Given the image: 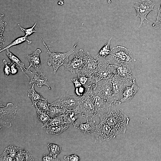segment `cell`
<instances>
[{
	"instance_id": "obj_1",
	"label": "cell",
	"mask_w": 161,
	"mask_h": 161,
	"mask_svg": "<svg viewBox=\"0 0 161 161\" xmlns=\"http://www.w3.org/2000/svg\"><path fill=\"white\" fill-rule=\"evenodd\" d=\"M97 61L88 52L80 49L75 54L73 58L63 66L65 70L72 74L92 77L97 65Z\"/></svg>"
},
{
	"instance_id": "obj_2",
	"label": "cell",
	"mask_w": 161,
	"mask_h": 161,
	"mask_svg": "<svg viewBox=\"0 0 161 161\" xmlns=\"http://www.w3.org/2000/svg\"><path fill=\"white\" fill-rule=\"evenodd\" d=\"M117 106H114L108 112L99 117L108 123L115 136L125 133L129 121V117L124 113L123 109Z\"/></svg>"
},
{
	"instance_id": "obj_3",
	"label": "cell",
	"mask_w": 161,
	"mask_h": 161,
	"mask_svg": "<svg viewBox=\"0 0 161 161\" xmlns=\"http://www.w3.org/2000/svg\"><path fill=\"white\" fill-rule=\"evenodd\" d=\"M94 88L87 89L84 94L79 99L78 104L74 109L80 117L92 118L96 116L93 103Z\"/></svg>"
},
{
	"instance_id": "obj_4",
	"label": "cell",
	"mask_w": 161,
	"mask_h": 161,
	"mask_svg": "<svg viewBox=\"0 0 161 161\" xmlns=\"http://www.w3.org/2000/svg\"><path fill=\"white\" fill-rule=\"evenodd\" d=\"M97 61V65L92 75V77L97 83L104 79L112 78L117 74L116 69L115 66L108 60L98 57L94 56Z\"/></svg>"
},
{
	"instance_id": "obj_5",
	"label": "cell",
	"mask_w": 161,
	"mask_h": 161,
	"mask_svg": "<svg viewBox=\"0 0 161 161\" xmlns=\"http://www.w3.org/2000/svg\"><path fill=\"white\" fill-rule=\"evenodd\" d=\"M112 64H126L134 67V60L132 54L128 49L118 46L111 49L110 57L108 60Z\"/></svg>"
},
{
	"instance_id": "obj_6",
	"label": "cell",
	"mask_w": 161,
	"mask_h": 161,
	"mask_svg": "<svg viewBox=\"0 0 161 161\" xmlns=\"http://www.w3.org/2000/svg\"><path fill=\"white\" fill-rule=\"evenodd\" d=\"M43 44L46 47L49 54V58L47 61L48 66H52L53 73H55L58 68L61 66L67 63L69 56L72 54L75 50L77 44L66 52L61 53L50 52L47 47L45 43L42 40Z\"/></svg>"
},
{
	"instance_id": "obj_7",
	"label": "cell",
	"mask_w": 161,
	"mask_h": 161,
	"mask_svg": "<svg viewBox=\"0 0 161 161\" xmlns=\"http://www.w3.org/2000/svg\"><path fill=\"white\" fill-rule=\"evenodd\" d=\"M131 80H129L115 75L112 78V101L114 104L120 105L122 94L125 88L130 86Z\"/></svg>"
},
{
	"instance_id": "obj_8",
	"label": "cell",
	"mask_w": 161,
	"mask_h": 161,
	"mask_svg": "<svg viewBox=\"0 0 161 161\" xmlns=\"http://www.w3.org/2000/svg\"><path fill=\"white\" fill-rule=\"evenodd\" d=\"M95 133L94 142L101 143L109 141L116 136L111 127L103 119L100 118L99 123L96 125Z\"/></svg>"
},
{
	"instance_id": "obj_9",
	"label": "cell",
	"mask_w": 161,
	"mask_h": 161,
	"mask_svg": "<svg viewBox=\"0 0 161 161\" xmlns=\"http://www.w3.org/2000/svg\"><path fill=\"white\" fill-rule=\"evenodd\" d=\"M94 94L112 103V78L104 79L97 82L93 89Z\"/></svg>"
},
{
	"instance_id": "obj_10",
	"label": "cell",
	"mask_w": 161,
	"mask_h": 161,
	"mask_svg": "<svg viewBox=\"0 0 161 161\" xmlns=\"http://www.w3.org/2000/svg\"><path fill=\"white\" fill-rule=\"evenodd\" d=\"M155 5V3L151 0H141L135 2L134 7L137 13L136 17H139L140 19L137 29L141 26L145 20L149 22L147 18V16L151 11L155 10L154 8Z\"/></svg>"
},
{
	"instance_id": "obj_11",
	"label": "cell",
	"mask_w": 161,
	"mask_h": 161,
	"mask_svg": "<svg viewBox=\"0 0 161 161\" xmlns=\"http://www.w3.org/2000/svg\"><path fill=\"white\" fill-rule=\"evenodd\" d=\"M18 109L16 106L11 103H7L5 107L1 104L0 125L7 128L11 127V121L15 119Z\"/></svg>"
},
{
	"instance_id": "obj_12",
	"label": "cell",
	"mask_w": 161,
	"mask_h": 161,
	"mask_svg": "<svg viewBox=\"0 0 161 161\" xmlns=\"http://www.w3.org/2000/svg\"><path fill=\"white\" fill-rule=\"evenodd\" d=\"M21 70L27 77L30 84L32 83H36L39 87H41L45 85L49 89H51L48 78L43 71L38 72L35 70L32 72L30 68L25 66Z\"/></svg>"
},
{
	"instance_id": "obj_13",
	"label": "cell",
	"mask_w": 161,
	"mask_h": 161,
	"mask_svg": "<svg viewBox=\"0 0 161 161\" xmlns=\"http://www.w3.org/2000/svg\"><path fill=\"white\" fill-rule=\"evenodd\" d=\"M80 98L75 95L70 96L68 92L61 95L59 99L50 103L66 110L74 109L78 104Z\"/></svg>"
},
{
	"instance_id": "obj_14",
	"label": "cell",
	"mask_w": 161,
	"mask_h": 161,
	"mask_svg": "<svg viewBox=\"0 0 161 161\" xmlns=\"http://www.w3.org/2000/svg\"><path fill=\"white\" fill-rule=\"evenodd\" d=\"M93 101L96 116L99 117L106 114L117 106L95 94Z\"/></svg>"
},
{
	"instance_id": "obj_15",
	"label": "cell",
	"mask_w": 161,
	"mask_h": 161,
	"mask_svg": "<svg viewBox=\"0 0 161 161\" xmlns=\"http://www.w3.org/2000/svg\"><path fill=\"white\" fill-rule=\"evenodd\" d=\"M135 78L131 80V85L127 86L124 89L122 94L121 99L120 101V104L125 102L130 101L139 89Z\"/></svg>"
},
{
	"instance_id": "obj_16",
	"label": "cell",
	"mask_w": 161,
	"mask_h": 161,
	"mask_svg": "<svg viewBox=\"0 0 161 161\" xmlns=\"http://www.w3.org/2000/svg\"><path fill=\"white\" fill-rule=\"evenodd\" d=\"M114 65L116 69V75L129 80H131L134 67L126 64H117Z\"/></svg>"
},
{
	"instance_id": "obj_17",
	"label": "cell",
	"mask_w": 161,
	"mask_h": 161,
	"mask_svg": "<svg viewBox=\"0 0 161 161\" xmlns=\"http://www.w3.org/2000/svg\"><path fill=\"white\" fill-rule=\"evenodd\" d=\"M41 51L39 49H37L31 54L27 55V58L29 62L30 65L28 67L30 68L31 66L35 69V70L38 72L42 71L40 58V54Z\"/></svg>"
},
{
	"instance_id": "obj_18",
	"label": "cell",
	"mask_w": 161,
	"mask_h": 161,
	"mask_svg": "<svg viewBox=\"0 0 161 161\" xmlns=\"http://www.w3.org/2000/svg\"><path fill=\"white\" fill-rule=\"evenodd\" d=\"M88 117H86V123H79L76 122V124H79V125L77 127H74L80 131L82 133L86 134H90L95 132L96 128L95 125V121L92 120V118H90V121H89Z\"/></svg>"
},
{
	"instance_id": "obj_19",
	"label": "cell",
	"mask_w": 161,
	"mask_h": 161,
	"mask_svg": "<svg viewBox=\"0 0 161 161\" xmlns=\"http://www.w3.org/2000/svg\"><path fill=\"white\" fill-rule=\"evenodd\" d=\"M64 122L69 123L74 126H76V120L80 117V115L78 114L74 109L67 110L63 114Z\"/></svg>"
},
{
	"instance_id": "obj_20",
	"label": "cell",
	"mask_w": 161,
	"mask_h": 161,
	"mask_svg": "<svg viewBox=\"0 0 161 161\" xmlns=\"http://www.w3.org/2000/svg\"><path fill=\"white\" fill-rule=\"evenodd\" d=\"M70 125L69 123H65L56 126H48L47 127L46 132L49 134L59 135L66 130Z\"/></svg>"
},
{
	"instance_id": "obj_21",
	"label": "cell",
	"mask_w": 161,
	"mask_h": 161,
	"mask_svg": "<svg viewBox=\"0 0 161 161\" xmlns=\"http://www.w3.org/2000/svg\"><path fill=\"white\" fill-rule=\"evenodd\" d=\"M71 80L75 86V95L80 98L84 94L87 89L81 84L77 77L72 78Z\"/></svg>"
},
{
	"instance_id": "obj_22",
	"label": "cell",
	"mask_w": 161,
	"mask_h": 161,
	"mask_svg": "<svg viewBox=\"0 0 161 161\" xmlns=\"http://www.w3.org/2000/svg\"><path fill=\"white\" fill-rule=\"evenodd\" d=\"M32 106H35L36 109L39 111L49 113L50 103H48L47 99L44 98L36 102Z\"/></svg>"
},
{
	"instance_id": "obj_23",
	"label": "cell",
	"mask_w": 161,
	"mask_h": 161,
	"mask_svg": "<svg viewBox=\"0 0 161 161\" xmlns=\"http://www.w3.org/2000/svg\"><path fill=\"white\" fill-rule=\"evenodd\" d=\"M27 37V36L24 35V36L19 37L17 38L13 41L10 44L4 48L3 49H1L0 52H1L5 50H6L13 46L19 45L25 41L27 42L28 44H31L32 41H31L29 40L28 39Z\"/></svg>"
},
{
	"instance_id": "obj_24",
	"label": "cell",
	"mask_w": 161,
	"mask_h": 161,
	"mask_svg": "<svg viewBox=\"0 0 161 161\" xmlns=\"http://www.w3.org/2000/svg\"><path fill=\"white\" fill-rule=\"evenodd\" d=\"M34 86V83H33L31 88L28 91V96L32 101V105L38 101L44 98L41 94L35 91Z\"/></svg>"
},
{
	"instance_id": "obj_25",
	"label": "cell",
	"mask_w": 161,
	"mask_h": 161,
	"mask_svg": "<svg viewBox=\"0 0 161 161\" xmlns=\"http://www.w3.org/2000/svg\"><path fill=\"white\" fill-rule=\"evenodd\" d=\"M67 110L50 104L49 113L51 118L58 116L64 114Z\"/></svg>"
},
{
	"instance_id": "obj_26",
	"label": "cell",
	"mask_w": 161,
	"mask_h": 161,
	"mask_svg": "<svg viewBox=\"0 0 161 161\" xmlns=\"http://www.w3.org/2000/svg\"><path fill=\"white\" fill-rule=\"evenodd\" d=\"M112 38H110L108 41L106 43L103 47L99 50L97 56L105 58L106 57L110 55L111 50L110 49V46L111 41Z\"/></svg>"
},
{
	"instance_id": "obj_27",
	"label": "cell",
	"mask_w": 161,
	"mask_h": 161,
	"mask_svg": "<svg viewBox=\"0 0 161 161\" xmlns=\"http://www.w3.org/2000/svg\"><path fill=\"white\" fill-rule=\"evenodd\" d=\"M65 123L64 120L63 115L51 118L49 121L46 124L44 125L43 127L48 126H56L64 124Z\"/></svg>"
},
{
	"instance_id": "obj_28",
	"label": "cell",
	"mask_w": 161,
	"mask_h": 161,
	"mask_svg": "<svg viewBox=\"0 0 161 161\" xmlns=\"http://www.w3.org/2000/svg\"><path fill=\"white\" fill-rule=\"evenodd\" d=\"M6 51L7 56L12 62L19 67L21 69L25 66L24 64L16 56L11 52L9 49H7Z\"/></svg>"
},
{
	"instance_id": "obj_29",
	"label": "cell",
	"mask_w": 161,
	"mask_h": 161,
	"mask_svg": "<svg viewBox=\"0 0 161 161\" xmlns=\"http://www.w3.org/2000/svg\"><path fill=\"white\" fill-rule=\"evenodd\" d=\"M50 154L57 157V156L61 151V147L57 145L51 143L47 145Z\"/></svg>"
},
{
	"instance_id": "obj_30",
	"label": "cell",
	"mask_w": 161,
	"mask_h": 161,
	"mask_svg": "<svg viewBox=\"0 0 161 161\" xmlns=\"http://www.w3.org/2000/svg\"><path fill=\"white\" fill-rule=\"evenodd\" d=\"M36 111L38 119L44 123V125L46 124L49 121L51 117L49 113L37 109H36Z\"/></svg>"
},
{
	"instance_id": "obj_31",
	"label": "cell",
	"mask_w": 161,
	"mask_h": 161,
	"mask_svg": "<svg viewBox=\"0 0 161 161\" xmlns=\"http://www.w3.org/2000/svg\"><path fill=\"white\" fill-rule=\"evenodd\" d=\"M18 148L14 145H10L6 148L4 152L8 156L12 157L15 161L16 153Z\"/></svg>"
},
{
	"instance_id": "obj_32",
	"label": "cell",
	"mask_w": 161,
	"mask_h": 161,
	"mask_svg": "<svg viewBox=\"0 0 161 161\" xmlns=\"http://www.w3.org/2000/svg\"><path fill=\"white\" fill-rule=\"evenodd\" d=\"M36 24L37 22H35L32 26L30 27L27 28L26 29H25L22 27L20 26V24L19 23L18 24V25L21 31L24 32L25 34V35H26V36L28 37L31 35L33 33L37 32V31L35 30L34 29V28L35 27Z\"/></svg>"
},
{
	"instance_id": "obj_33",
	"label": "cell",
	"mask_w": 161,
	"mask_h": 161,
	"mask_svg": "<svg viewBox=\"0 0 161 161\" xmlns=\"http://www.w3.org/2000/svg\"><path fill=\"white\" fill-rule=\"evenodd\" d=\"M26 151L19 148L16 153L15 161H24Z\"/></svg>"
},
{
	"instance_id": "obj_34",
	"label": "cell",
	"mask_w": 161,
	"mask_h": 161,
	"mask_svg": "<svg viewBox=\"0 0 161 161\" xmlns=\"http://www.w3.org/2000/svg\"><path fill=\"white\" fill-rule=\"evenodd\" d=\"M152 26L155 29H161V13L158 12L156 20L152 24Z\"/></svg>"
},
{
	"instance_id": "obj_35",
	"label": "cell",
	"mask_w": 161,
	"mask_h": 161,
	"mask_svg": "<svg viewBox=\"0 0 161 161\" xmlns=\"http://www.w3.org/2000/svg\"><path fill=\"white\" fill-rule=\"evenodd\" d=\"M64 158L65 160L67 161H79L80 160L79 157L75 154L65 156Z\"/></svg>"
},
{
	"instance_id": "obj_36",
	"label": "cell",
	"mask_w": 161,
	"mask_h": 161,
	"mask_svg": "<svg viewBox=\"0 0 161 161\" xmlns=\"http://www.w3.org/2000/svg\"><path fill=\"white\" fill-rule=\"evenodd\" d=\"M42 161H60L57 157H55L51 154H44L42 156Z\"/></svg>"
},
{
	"instance_id": "obj_37",
	"label": "cell",
	"mask_w": 161,
	"mask_h": 161,
	"mask_svg": "<svg viewBox=\"0 0 161 161\" xmlns=\"http://www.w3.org/2000/svg\"><path fill=\"white\" fill-rule=\"evenodd\" d=\"M3 62L4 64V73L5 76L7 77L11 74L10 66L9 63L8 64L5 59L3 60Z\"/></svg>"
},
{
	"instance_id": "obj_38",
	"label": "cell",
	"mask_w": 161,
	"mask_h": 161,
	"mask_svg": "<svg viewBox=\"0 0 161 161\" xmlns=\"http://www.w3.org/2000/svg\"><path fill=\"white\" fill-rule=\"evenodd\" d=\"M0 160L1 161H14L11 157L7 155L4 151L0 156Z\"/></svg>"
},
{
	"instance_id": "obj_39",
	"label": "cell",
	"mask_w": 161,
	"mask_h": 161,
	"mask_svg": "<svg viewBox=\"0 0 161 161\" xmlns=\"http://www.w3.org/2000/svg\"><path fill=\"white\" fill-rule=\"evenodd\" d=\"M9 64L10 67L11 74L12 75L16 74L18 72V70L15 66L16 65L12 62L9 63Z\"/></svg>"
},
{
	"instance_id": "obj_40",
	"label": "cell",
	"mask_w": 161,
	"mask_h": 161,
	"mask_svg": "<svg viewBox=\"0 0 161 161\" xmlns=\"http://www.w3.org/2000/svg\"><path fill=\"white\" fill-rule=\"evenodd\" d=\"M32 156L26 150L24 161H34Z\"/></svg>"
},
{
	"instance_id": "obj_41",
	"label": "cell",
	"mask_w": 161,
	"mask_h": 161,
	"mask_svg": "<svg viewBox=\"0 0 161 161\" xmlns=\"http://www.w3.org/2000/svg\"><path fill=\"white\" fill-rule=\"evenodd\" d=\"M158 12H159L161 13V4L160 7L159 8Z\"/></svg>"
},
{
	"instance_id": "obj_42",
	"label": "cell",
	"mask_w": 161,
	"mask_h": 161,
	"mask_svg": "<svg viewBox=\"0 0 161 161\" xmlns=\"http://www.w3.org/2000/svg\"><path fill=\"white\" fill-rule=\"evenodd\" d=\"M107 2L108 3L110 4L111 3V0H107Z\"/></svg>"
}]
</instances>
